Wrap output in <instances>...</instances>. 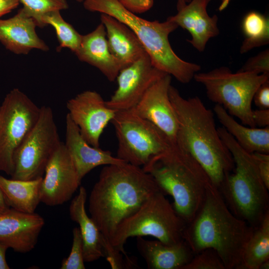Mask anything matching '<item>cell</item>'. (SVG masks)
<instances>
[{"instance_id":"1","label":"cell","mask_w":269,"mask_h":269,"mask_svg":"<svg viewBox=\"0 0 269 269\" xmlns=\"http://www.w3.org/2000/svg\"><path fill=\"white\" fill-rule=\"evenodd\" d=\"M159 190L141 167L127 162L105 165L91 190L88 207L101 233L102 247L112 245L120 223Z\"/></svg>"},{"instance_id":"2","label":"cell","mask_w":269,"mask_h":269,"mask_svg":"<svg viewBox=\"0 0 269 269\" xmlns=\"http://www.w3.org/2000/svg\"><path fill=\"white\" fill-rule=\"evenodd\" d=\"M168 94L178 122L176 143L192 155L219 190L235 164L219 134L213 112L199 97L185 99L171 85Z\"/></svg>"},{"instance_id":"3","label":"cell","mask_w":269,"mask_h":269,"mask_svg":"<svg viewBox=\"0 0 269 269\" xmlns=\"http://www.w3.org/2000/svg\"><path fill=\"white\" fill-rule=\"evenodd\" d=\"M253 230L231 211L219 190L211 183L200 208L186 224L183 239L194 255L212 248L226 269H239L244 248Z\"/></svg>"},{"instance_id":"4","label":"cell","mask_w":269,"mask_h":269,"mask_svg":"<svg viewBox=\"0 0 269 269\" xmlns=\"http://www.w3.org/2000/svg\"><path fill=\"white\" fill-rule=\"evenodd\" d=\"M142 168L165 195L172 196L175 212L186 224L189 223L200 208L212 183L199 163L176 142Z\"/></svg>"},{"instance_id":"5","label":"cell","mask_w":269,"mask_h":269,"mask_svg":"<svg viewBox=\"0 0 269 269\" xmlns=\"http://www.w3.org/2000/svg\"><path fill=\"white\" fill-rule=\"evenodd\" d=\"M84 8L90 11L111 15L129 26L136 35L152 64L159 70L187 84L201 69L197 64L185 61L173 50L168 37L178 26L167 18L164 22L149 21L138 16L119 0H84Z\"/></svg>"},{"instance_id":"6","label":"cell","mask_w":269,"mask_h":269,"mask_svg":"<svg viewBox=\"0 0 269 269\" xmlns=\"http://www.w3.org/2000/svg\"><path fill=\"white\" fill-rule=\"evenodd\" d=\"M217 130L235 164L219 191L231 211L254 228L269 212V189L252 153L243 149L223 127Z\"/></svg>"},{"instance_id":"7","label":"cell","mask_w":269,"mask_h":269,"mask_svg":"<svg viewBox=\"0 0 269 269\" xmlns=\"http://www.w3.org/2000/svg\"><path fill=\"white\" fill-rule=\"evenodd\" d=\"M165 196L160 190L156 191L120 223L111 240L115 250L127 257L124 245L132 237L151 236L169 245L184 240L186 224Z\"/></svg>"},{"instance_id":"8","label":"cell","mask_w":269,"mask_h":269,"mask_svg":"<svg viewBox=\"0 0 269 269\" xmlns=\"http://www.w3.org/2000/svg\"><path fill=\"white\" fill-rule=\"evenodd\" d=\"M193 78L204 86L210 101L222 106L243 125L256 127L252 117L253 97L258 88L269 79V74L233 73L228 67L222 66L207 72H197Z\"/></svg>"},{"instance_id":"9","label":"cell","mask_w":269,"mask_h":269,"mask_svg":"<svg viewBox=\"0 0 269 269\" xmlns=\"http://www.w3.org/2000/svg\"><path fill=\"white\" fill-rule=\"evenodd\" d=\"M111 123L118 139L117 157L134 165L142 167L175 143L133 109L116 112Z\"/></svg>"},{"instance_id":"10","label":"cell","mask_w":269,"mask_h":269,"mask_svg":"<svg viewBox=\"0 0 269 269\" xmlns=\"http://www.w3.org/2000/svg\"><path fill=\"white\" fill-rule=\"evenodd\" d=\"M40 107L18 88L0 105V171L11 176L14 154L38 120Z\"/></svg>"},{"instance_id":"11","label":"cell","mask_w":269,"mask_h":269,"mask_svg":"<svg viewBox=\"0 0 269 269\" xmlns=\"http://www.w3.org/2000/svg\"><path fill=\"white\" fill-rule=\"evenodd\" d=\"M61 142L52 109L41 107L38 121L14 154L11 178L27 180L43 177L48 161Z\"/></svg>"},{"instance_id":"12","label":"cell","mask_w":269,"mask_h":269,"mask_svg":"<svg viewBox=\"0 0 269 269\" xmlns=\"http://www.w3.org/2000/svg\"><path fill=\"white\" fill-rule=\"evenodd\" d=\"M166 74L145 54L120 71L116 78L118 87L106 105L116 112L133 109L147 90Z\"/></svg>"},{"instance_id":"13","label":"cell","mask_w":269,"mask_h":269,"mask_svg":"<svg viewBox=\"0 0 269 269\" xmlns=\"http://www.w3.org/2000/svg\"><path fill=\"white\" fill-rule=\"evenodd\" d=\"M66 107L83 137L91 145L100 147V136L116 111L108 107L101 95L93 90L84 91L69 99Z\"/></svg>"},{"instance_id":"14","label":"cell","mask_w":269,"mask_h":269,"mask_svg":"<svg viewBox=\"0 0 269 269\" xmlns=\"http://www.w3.org/2000/svg\"><path fill=\"white\" fill-rule=\"evenodd\" d=\"M44 174L40 201L49 206L60 205L70 200L81 182L62 142L48 161Z\"/></svg>"},{"instance_id":"15","label":"cell","mask_w":269,"mask_h":269,"mask_svg":"<svg viewBox=\"0 0 269 269\" xmlns=\"http://www.w3.org/2000/svg\"><path fill=\"white\" fill-rule=\"evenodd\" d=\"M171 77L166 74L154 83L133 109L140 117L154 124L173 143L178 131L177 118L169 99Z\"/></svg>"},{"instance_id":"16","label":"cell","mask_w":269,"mask_h":269,"mask_svg":"<svg viewBox=\"0 0 269 269\" xmlns=\"http://www.w3.org/2000/svg\"><path fill=\"white\" fill-rule=\"evenodd\" d=\"M44 224V218L37 213L10 208L0 215V242L15 252L28 253L36 245Z\"/></svg>"},{"instance_id":"17","label":"cell","mask_w":269,"mask_h":269,"mask_svg":"<svg viewBox=\"0 0 269 269\" xmlns=\"http://www.w3.org/2000/svg\"><path fill=\"white\" fill-rule=\"evenodd\" d=\"M209 0H191L177 9V13L167 19L187 30L191 36L187 41L199 52L204 50L209 40L219 34L218 17L209 15L207 7Z\"/></svg>"},{"instance_id":"18","label":"cell","mask_w":269,"mask_h":269,"mask_svg":"<svg viewBox=\"0 0 269 269\" xmlns=\"http://www.w3.org/2000/svg\"><path fill=\"white\" fill-rule=\"evenodd\" d=\"M64 144L81 181L86 174L97 166L126 162L114 156L110 151L94 147L88 143L68 114L66 117Z\"/></svg>"},{"instance_id":"19","label":"cell","mask_w":269,"mask_h":269,"mask_svg":"<svg viewBox=\"0 0 269 269\" xmlns=\"http://www.w3.org/2000/svg\"><path fill=\"white\" fill-rule=\"evenodd\" d=\"M35 20L22 7L13 16L0 19V42L8 50L16 54H27L32 49L43 51L49 48L37 34Z\"/></svg>"},{"instance_id":"20","label":"cell","mask_w":269,"mask_h":269,"mask_svg":"<svg viewBox=\"0 0 269 269\" xmlns=\"http://www.w3.org/2000/svg\"><path fill=\"white\" fill-rule=\"evenodd\" d=\"M75 54L81 61L99 70L110 82L116 79L122 69L110 50L102 23L92 32L82 35L80 45Z\"/></svg>"},{"instance_id":"21","label":"cell","mask_w":269,"mask_h":269,"mask_svg":"<svg viewBox=\"0 0 269 269\" xmlns=\"http://www.w3.org/2000/svg\"><path fill=\"white\" fill-rule=\"evenodd\" d=\"M100 18L105 27L110 50L122 69L147 54L136 35L126 24L104 13H101Z\"/></svg>"},{"instance_id":"22","label":"cell","mask_w":269,"mask_h":269,"mask_svg":"<svg viewBox=\"0 0 269 269\" xmlns=\"http://www.w3.org/2000/svg\"><path fill=\"white\" fill-rule=\"evenodd\" d=\"M136 246L149 269H183L194 255L184 240L169 245L137 237Z\"/></svg>"},{"instance_id":"23","label":"cell","mask_w":269,"mask_h":269,"mask_svg":"<svg viewBox=\"0 0 269 269\" xmlns=\"http://www.w3.org/2000/svg\"><path fill=\"white\" fill-rule=\"evenodd\" d=\"M87 191L81 186L69 208L71 219L79 225L83 245L85 262H92L105 257L101 244V235L96 224L86 211Z\"/></svg>"},{"instance_id":"24","label":"cell","mask_w":269,"mask_h":269,"mask_svg":"<svg viewBox=\"0 0 269 269\" xmlns=\"http://www.w3.org/2000/svg\"><path fill=\"white\" fill-rule=\"evenodd\" d=\"M213 110L223 127L243 149L250 153L269 154V126L260 128L244 126L218 104L215 105Z\"/></svg>"},{"instance_id":"25","label":"cell","mask_w":269,"mask_h":269,"mask_svg":"<svg viewBox=\"0 0 269 269\" xmlns=\"http://www.w3.org/2000/svg\"><path fill=\"white\" fill-rule=\"evenodd\" d=\"M43 177L32 180L8 179L0 175V188L9 206L17 211L34 213L40 201Z\"/></svg>"},{"instance_id":"26","label":"cell","mask_w":269,"mask_h":269,"mask_svg":"<svg viewBox=\"0 0 269 269\" xmlns=\"http://www.w3.org/2000/svg\"><path fill=\"white\" fill-rule=\"evenodd\" d=\"M269 260V212L254 228L244 248L239 269H259Z\"/></svg>"},{"instance_id":"27","label":"cell","mask_w":269,"mask_h":269,"mask_svg":"<svg viewBox=\"0 0 269 269\" xmlns=\"http://www.w3.org/2000/svg\"><path fill=\"white\" fill-rule=\"evenodd\" d=\"M242 29L245 38L240 49L244 54L269 43V18L256 11H251L243 18Z\"/></svg>"},{"instance_id":"28","label":"cell","mask_w":269,"mask_h":269,"mask_svg":"<svg viewBox=\"0 0 269 269\" xmlns=\"http://www.w3.org/2000/svg\"><path fill=\"white\" fill-rule=\"evenodd\" d=\"M60 11H52L43 14L40 19L41 27L50 25L54 28L59 43L58 51L67 48L75 53L80 45L82 35L63 19Z\"/></svg>"},{"instance_id":"29","label":"cell","mask_w":269,"mask_h":269,"mask_svg":"<svg viewBox=\"0 0 269 269\" xmlns=\"http://www.w3.org/2000/svg\"><path fill=\"white\" fill-rule=\"evenodd\" d=\"M23 4L22 8L27 14L41 27V16L52 11L66 9L68 8L67 0H18Z\"/></svg>"},{"instance_id":"30","label":"cell","mask_w":269,"mask_h":269,"mask_svg":"<svg viewBox=\"0 0 269 269\" xmlns=\"http://www.w3.org/2000/svg\"><path fill=\"white\" fill-rule=\"evenodd\" d=\"M183 269H226L216 251L212 248H207L195 254Z\"/></svg>"},{"instance_id":"31","label":"cell","mask_w":269,"mask_h":269,"mask_svg":"<svg viewBox=\"0 0 269 269\" xmlns=\"http://www.w3.org/2000/svg\"><path fill=\"white\" fill-rule=\"evenodd\" d=\"M73 241L70 253L64 259L61 265V269H85L83 245L79 227L73 228Z\"/></svg>"},{"instance_id":"32","label":"cell","mask_w":269,"mask_h":269,"mask_svg":"<svg viewBox=\"0 0 269 269\" xmlns=\"http://www.w3.org/2000/svg\"><path fill=\"white\" fill-rule=\"evenodd\" d=\"M238 71L253 72L258 74H269V49L250 58Z\"/></svg>"},{"instance_id":"33","label":"cell","mask_w":269,"mask_h":269,"mask_svg":"<svg viewBox=\"0 0 269 269\" xmlns=\"http://www.w3.org/2000/svg\"><path fill=\"white\" fill-rule=\"evenodd\" d=\"M127 9L135 13L144 12L151 8L154 0H119ZM191 0H178L177 9L180 8Z\"/></svg>"},{"instance_id":"34","label":"cell","mask_w":269,"mask_h":269,"mask_svg":"<svg viewBox=\"0 0 269 269\" xmlns=\"http://www.w3.org/2000/svg\"><path fill=\"white\" fill-rule=\"evenodd\" d=\"M260 176L269 190V154L261 152L252 153Z\"/></svg>"},{"instance_id":"35","label":"cell","mask_w":269,"mask_h":269,"mask_svg":"<svg viewBox=\"0 0 269 269\" xmlns=\"http://www.w3.org/2000/svg\"><path fill=\"white\" fill-rule=\"evenodd\" d=\"M253 101L260 109H269V79L258 88L254 94Z\"/></svg>"},{"instance_id":"36","label":"cell","mask_w":269,"mask_h":269,"mask_svg":"<svg viewBox=\"0 0 269 269\" xmlns=\"http://www.w3.org/2000/svg\"><path fill=\"white\" fill-rule=\"evenodd\" d=\"M252 117L256 127L265 128L269 126V109L253 110Z\"/></svg>"},{"instance_id":"37","label":"cell","mask_w":269,"mask_h":269,"mask_svg":"<svg viewBox=\"0 0 269 269\" xmlns=\"http://www.w3.org/2000/svg\"><path fill=\"white\" fill-rule=\"evenodd\" d=\"M19 4L18 0H0V17L16 8Z\"/></svg>"},{"instance_id":"38","label":"cell","mask_w":269,"mask_h":269,"mask_svg":"<svg viewBox=\"0 0 269 269\" xmlns=\"http://www.w3.org/2000/svg\"><path fill=\"white\" fill-rule=\"evenodd\" d=\"M7 248L0 242V269H9L6 260V252Z\"/></svg>"},{"instance_id":"39","label":"cell","mask_w":269,"mask_h":269,"mask_svg":"<svg viewBox=\"0 0 269 269\" xmlns=\"http://www.w3.org/2000/svg\"><path fill=\"white\" fill-rule=\"evenodd\" d=\"M10 208L0 188V215L6 212Z\"/></svg>"},{"instance_id":"40","label":"cell","mask_w":269,"mask_h":269,"mask_svg":"<svg viewBox=\"0 0 269 269\" xmlns=\"http://www.w3.org/2000/svg\"><path fill=\"white\" fill-rule=\"evenodd\" d=\"M211 0H209L210 1ZM231 0H221V3L219 7V10L221 11L225 9L228 5Z\"/></svg>"},{"instance_id":"41","label":"cell","mask_w":269,"mask_h":269,"mask_svg":"<svg viewBox=\"0 0 269 269\" xmlns=\"http://www.w3.org/2000/svg\"><path fill=\"white\" fill-rule=\"evenodd\" d=\"M269 269V260L263 262L260 266L259 269Z\"/></svg>"},{"instance_id":"42","label":"cell","mask_w":269,"mask_h":269,"mask_svg":"<svg viewBox=\"0 0 269 269\" xmlns=\"http://www.w3.org/2000/svg\"><path fill=\"white\" fill-rule=\"evenodd\" d=\"M76 0L79 2H81L84 1V0Z\"/></svg>"}]
</instances>
